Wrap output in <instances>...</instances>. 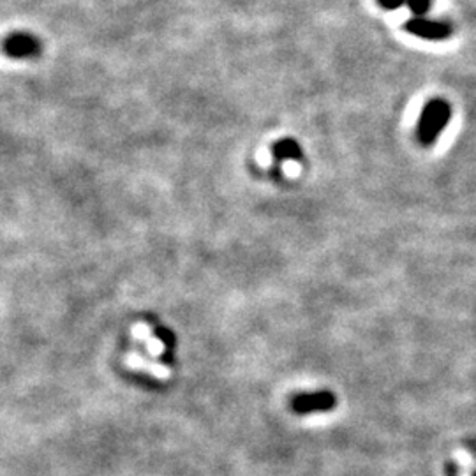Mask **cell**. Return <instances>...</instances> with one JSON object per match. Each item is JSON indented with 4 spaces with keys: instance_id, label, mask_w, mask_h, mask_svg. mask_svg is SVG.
<instances>
[{
    "instance_id": "52a82bcc",
    "label": "cell",
    "mask_w": 476,
    "mask_h": 476,
    "mask_svg": "<svg viewBox=\"0 0 476 476\" xmlns=\"http://www.w3.org/2000/svg\"><path fill=\"white\" fill-rule=\"evenodd\" d=\"M406 4L415 14H425L430 7V0H406Z\"/></svg>"
},
{
    "instance_id": "6da1fadb",
    "label": "cell",
    "mask_w": 476,
    "mask_h": 476,
    "mask_svg": "<svg viewBox=\"0 0 476 476\" xmlns=\"http://www.w3.org/2000/svg\"><path fill=\"white\" fill-rule=\"evenodd\" d=\"M4 53L11 58H32L41 53V43L34 36L16 32L4 41Z\"/></svg>"
},
{
    "instance_id": "8992f818",
    "label": "cell",
    "mask_w": 476,
    "mask_h": 476,
    "mask_svg": "<svg viewBox=\"0 0 476 476\" xmlns=\"http://www.w3.org/2000/svg\"><path fill=\"white\" fill-rule=\"evenodd\" d=\"M274 155L277 159H300V147L293 140H282L274 145Z\"/></svg>"
},
{
    "instance_id": "5b68a950",
    "label": "cell",
    "mask_w": 476,
    "mask_h": 476,
    "mask_svg": "<svg viewBox=\"0 0 476 476\" xmlns=\"http://www.w3.org/2000/svg\"><path fill=\"white\" fill-rule=\"evenodd\" d=\"M125 363H128L131 369L148 371V373H152L155 376V378H159V379H168L170 378L168 367L162 366V363H157V362H147L143 356L136 355V353H131L129 356H125Z\"/></svg>"
},
{
    "instance_id": "7a4b0ae2",
    "label": "cell",
    "mask_w": 476,
    "mask_h": 476,
    "mask_svg": "<svg viewBox=\"0 0 476 476\" xmlns=\"http://www.w3.org/2000/svg\"><path fill=\"white\" fill-rule=\"evenodd\" d=\"M336 406V397L330 392H316V393H302L291 400V409L299 415H307V413L316 411H330Z\"/></svg>"
},
{
    "instance_id": "277c9868",
    "label": "cell",
    "mask_w": 476,
    "mask_h": 476,
    "mask_svg": "<svg viewBox=\"0 0 476 476\" xmlns=\"http://www.w3.org/2000/svg\"><path fill=\"white\" fill-rule=\"evenodd\" d=\"M446 118V106L443 103H430L429 106H427L425 113H423L422 117V128H420V131H422V135L425 138L433 136L434 133H436V129L440 128L443 124V120Z\"/></svg>"
},
{
    "instance_id": "9c48e42d",
    "label": "cell",
    "mask_w": 476,
    "mask_h": 476,
    "mask_svg": "<svg viewBox=\"0 0 476 476\" xmlns=\"http://www.w3.org/2000/svg\"><path fill=\"white\" fill-rule=\"evenodd\" d=\"M378 2H379V6L385 7V9L393 11V9H399V7L403 6L406 0H378Z\"/></svg>"
},
{
    "instance_id": "3957f363",
    "label": "cell",
    "mask_w": 476,
    "mask_h": 476,
    "mask_svg": "<svg viewBox=\"0 0 476 476\" xmlns=\"http://www.w3.org/2000/svg\"><path fill=\"white\" fill-rule=\"evenodd\" d=\"M406 29L411 34L423 37V39L438 41V39H446L450 34V29L446 25L438 24L433 20H423V18H415V20H409Z\"/></svg>"
},
{
    "instance_id": "ba28073f",
    "label": "cell",
    "mask_w": 476,
    "mask_h": 476,
    "mask_svg": "<svg viewBox=\"0 0 476 476\" xmlns=\"http://www.w3.org/2000/svg\"><path fill=\"white\" fill-rule=\"evenodd\" d=\"M145 344H147L148 351H150L154 356L162 355V351H165V346H162V342L159 341V339H154V337H152V336L148 337L147 341H145Z\"/></svg>"
}]
</instances>
